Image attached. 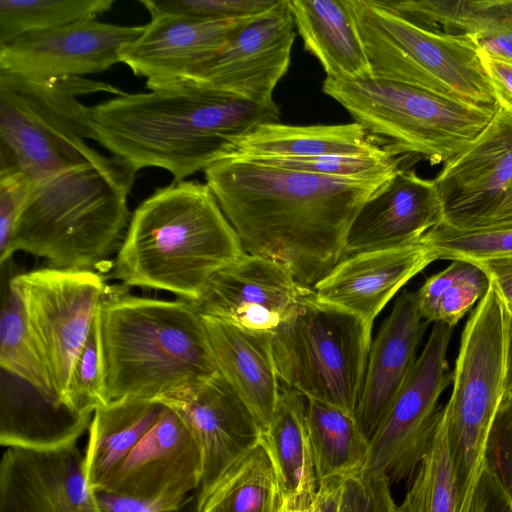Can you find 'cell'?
I'll list each match as a JSON object with an SVG mask.
<instances>
[{
  "label": "cell",
  "mask_w": 512,
  "mask_h": 512,
  "mask_svg": "<svg viewBox=\"0 0 512 512\" xmlns=\"http://www.w3.org/2000/svg\"><path fill=\"white\" fill-rule=\"evenodd\" d=\"M205 180L246 253L272 260L313 288L346 257L349 227L392 174L338 178L226 158Z\"/></svg>",
  "instance_id": "1"
},
{
  "label": "cell",
  "mask_w": 512,
  "mask_h": 512,
  "mask_svg": "<svg viewBox=\"0 0 512 512\" xmlns=\"http://www.w3.org/2000/svg\"><path fill=\"white\" fill-rule=\"evenodd\" d=\"M279 119L276 102L263 105L195 82L123 93L90 107L94 141L133 171L161 168L174 182L230 157L243 136Z\"/></svg>",
  "instance_id": "2"
},
{
  "label": "cell",
  "mask_w": 512,
  "mask_h": 512,
  "mask_svg": "<svg viewBox=\"0 0 512 512\" xmlns=\"http://www.w3.org/2000/svg\"><path fill=\"white\" fill-rule=\"evenodd\" d=\"M96 323L104 405L160 400L219 373L203 318L190 301L107 285Z\"/></svg>",
  "instance_id": "3"
},
{
  "label": "cell",
  "mask_w": 512,
  "mask_h": 512,
  "mask_svg": "<svg viewBox=\"0 0 512 512\" xmlns=\"http://www.w3.org/2000/svg\"><path fill=\"white\" fill-rule=\"evenodd\" d=\"M245 253L207 184L183 180L156 189L134 210L111 276L193 302Z\"/></svg>",
  "instance_id": "4"
},
{
  "label": "cell",
  "mask_w": 512,
  "mask_h": 512,
  "mask_svg": "<svg viewBox=\"0 0 512 512\" xmlns=\"http://www.w3.org/2000/svg\"><path fill=\"white\" fill-rule=\"evenodd\" d=\"M92 491H107L172 508L198 491L200 446L176 411L159 400L99 406L84 454Z\"/></svg>",
  "instance_id": "5"
},
{
  "label": "cell",
  "mask_w": 512,
  "mask_h": 512,
  "mask_svg": "<svg viewBox=\"0 0 512 512\" xmlns=\"http://www.w3.org/2000/svg\"><path fill=\"white\" fill-rule=\"evenodd\" d=\"M135 173L110 156L33 182L16 222L12 255L24 251L53 268L95 271L123 241Z\"/></svg>",
  "instance_id": "6"
},
{
  "label": "cell",
  "mask_w": 512,
  "mask_h": 512,
  "mask_svg": "<svg viewBox=\"0 0 512 512\" xmlns=\"http://www.w3.org/2000/svg\"><path fill=\"white\" fill-rule=\"evenodd\" d=\"M123 92L84 78L32 80L0 71V175L21 172L33 182L109 159L94 140L90 107L79 97Z\"/></svg>",
  "instance_id": "7"
},
{
  "label": "cell",
  "mask_w": 512,
  "mask_h": 512,
  "mask_svg": "<svg viewBox=\"0 0 512 512\" xmlns=\"http://www.w3.org/2000/svg\"><path fill=\"white\" fill-rule=\"evenodd\" d=\"M511 340V316L491 282L463 328L451 395L440 409L449 435L459 512H466L487 467L489 437L508 379Z\"/></svg>",
  "instance_id": "8"
},
{
  "label": "cell",
  "mask_w": 512,
  "mask_h": 512,
  "mask_svg": "<svg viewBox=\"0 0 512 512\" xmlns=\"http://www.w3.org/2000/svg\"><path fill=\"white\" fill-rule=\"evenodd\" d=\"M323 92L396 155L446 164L486 127L496 105L448 98L405 83L326 77Z\"/></svg>",
  "instance_id": "9"
},
{
  "label": "cell",
  "mask_w": 512,
  "mask_h": 512,
  "mask_svg": "<svg viewBox=\"0 0 512 512\" xmlns=\"http://www.w3.org/2000/svg\"><path fill=\"white\" fill-rule=\"evenodd\" d=\"M373 78L477 105H496L477 47L463 35L428 29L379 0H347Z\"/></svg>",
  "instance_id": "10"
},
{
  "label": "cell",
  "mask_w": 512,
  "mask_h": 512,
  "mask_svg": "<svg viewBox=\"0 0 512 512\" xmlns=\"http://www.w3.org/2000/svg\"><path fill=\"white\" fill-rule=\"evenodd\" d=\"M372 327L319 300L310 289L273 333L279 380L309 399L354 417L372 344Z\"/></svg>",
  "instance_id": "11"
},
{
  "label": "cell",
  "mask_w": 512,
  "mask_h": 512,
  "mask_svg": "<svg viewBox=\"0 0 512 512\" xmlns=\"http://www.w3.org/2000/svg\"><path fill=\"white\" fill-rule=\"evenodd\" d=\"M8 281L22 302L32 340L53 390L65 403L73 367L88 339L107 285L96 271L50 266L17 274Z\"/></svg>",
  "instance_id": "12"
},
{
  "label": "cell",
  "mask_w": 512,
  "mask_h": 512,
  "mask_svg": "<svg viewBox=\"0 0 512 512\" xmlns=\"http://www.w3.org/2000/svg\"><path fill=\"white\" fill-rule=\"evenodd\" d=\"M452 329L434 323L404 385L370 440L365 469L386 474L391 483L414 476L434 433L438 400L453 379L447 361Z\"/></svg>",
  "instance_id": "13"
},
{
  "label": "cell",
  "mask_w": 512,
  "mask_h": 512,
  "mask_svg": "<svg viewBox=\"0 0 512 512\" xmlns=\"http://www.w3.org/2000/svg\"><path fill=\"white\" fill-rule=\"evenodd\" d=\"M434 181L444 221L473 225L511 218L512 113L497 106L486 127Z\"/></svg>",
  "instance_id": "14"
},
{
  "label": "cell",
  "mask_w": 512,
  "mask_h": 512,
  "mask_svg": "<svg viewBox=\"0 0 512 512\" xmlns=\"http://www.w3.org/2000/svg\"><path fill=\"white\" fill-rule=\"evenodd\" d=\"M144 29L92 18L27 34L0 46V71L32 80L100 73L120 62L121 51Z\"/></svg>",
  "instance_id": "15"
},
{
  "label": "cell",
  "mask_w": 512,
  "mask_h": 512,
  "mask_svg": "<svg viewBox=\"0 0 512 512\" xmlns=\"http://www.w3.org/2000/svg\"><path fill=\"white\" fill-rule=\"evenodd\" d=\"M288 0L247 20L192 81L269 105L287 73L295 39Z\"/></svg>",
  "instance_id": "16"
},
{
  "label": "cell",
  "mask_w": 512,
  "mask_h": 512,
  "mask_svg": "<svg viewBox=\"0 0 512 512\" xmlns=\"http://www.w3.org/2000/svg\"><path fill=\"white\" fill-rule=\"evenodd\" d=\"M159 401L178 413L200 446L202 475L198 492L203 501L222 476L260 441L263 428L220 372Z\"/></svg>",
  "instance_id": "17"
},
{
  "label": "cell",
  "mask_w": 512,
  "mask_h": 512,
  "mask_svg": "<svg viewBox=\"0 0 512 512\" xmlns=\"http://www.w3.org/2000/svg\"><path fill=\"white\" fill-rule=\"evenodd\" d=\"M310 289L278 263L245 253L217 271L191 303L201 316L274 333Z\"/></svg>",
  "instance_id": "18"
},
{
  "label": "cell",
  "mask_w": 512,
  "mask_h": 512,
  "mask_svg": "<svg viewBox=\"0 0 512 512\" xmlns=\"http://www.w3.org/2000/svg\"><path fill=\"white\" fill-rule=\"evenodd\" d=\"M0 512H97L77 444L7 447L0 462Z\"/></svg>",
  "instance_id": "19"
},
{
  "label": "cell",
  "mask_w": 512,
  "mask_h": 512,
  "mask_svg": "<svg viewBox=\"0 0 512 512\" xmlns=\"http://www.w3.org/2000/svg\"><path fill=\"white\" fill-rule=\"evenodd\" d=\"M249 19L209 21L182 14H154L141 36L121 51L120 62L134 75L146 78L149 90L192 81Z\"/></svg>",
  "instance_id": "20"
},
{
  "label": "cell",
  "mask_w": 512,
  "mask_h": 512,
  "mask_svg": "<svg viewBox=\"0 0 512 512\" xmlns=\"http://www.w3.org/2000/svg\"><path fill=\"white\" fill-rule=\"evenodd\" d=\"M443 220L434 179L399 168L364 202L346 237V256L421 241Z\"/></svg>",
  "instance_id": "21"
},
{
  "label": "cell",
  "mask_w": 512,
  "mask_h": 512,
  "mask_svg": "<svg viewBox=\"0 0 512 512\" xmlns=\"http://www.w3.org/2000/svg\"><path fill=\"white\" fill-rule=\"evenodd\" d=\"M421 241L346 256L312 288L317 298L344 309L368 326L413 277L436 261Z\"/></svg>",
  "instance_id": "22"
},
{
  "label": "cell",
  "mask_w": 512,
  "mask_h": 512,
  "mask_svg": "<svg viewBox=\"0 0 512 512\" xmlns=\"http://www.w3.org/2000/svg\"><path fill=\"white\" fill-rule=\"evenodd\" d=\"M428 324L419 312L416 293L404 290L371 344L354 415L369 443L417 359V348Z\"/></svg>",
  "instance_id": "23"
},
{
  "label": "cell",
  "mask_w": 512,
  "mask_h": 512,
  "mask_svg": "<svg viewBox=\"0 0 512 512\" xmlns=\"http://www.w3.org/2000/svg\"><path fill=\"white\" fill-rule=\"evenodd\" d=\"M94 413L79 412L1 369L0 444L52 449L76 443Z\"/></svg>",
  "instance_id": "24"
},
{
  "label": "cell",
  "mask_w": 512,
  "mask_h": 512,
  "mask_svg": "<svg viewBox=\"0 0 512 512\" xmlns=\"http://www.w3.org/2000/svg\"><path fill=\"white\" fill-rule=\"evenodd\" d=\"M219 372L257 417L263 430L270 424L280 385L273 357V333L250 330L202 316Z\"/></svg>",
  "instance_id": "25"
},
{
  "label": "cell",
  "mask_w": 512,
  "mask_h": 512,
  "mask_svg": "<svg viewBox=\"0 0 512 512\" xmlns=\"http://www.w3.org/2000/svg\"><path fill=\"white\" fill-rule=\"evenodd\" d=\"M391 152L356 123L288 125L266 123L243 136L228 158L248 160L317 156H370Z\"/></svg>",
  "instance_id": "26"
},
{
  "label": "cell",
  "mask_w": 512,
  "mask_h": 512,
  "mask_svg": "<svg viewBox=\"0 0 512 512\" xmlns=\"http://www.w3.org/2000/svg\"><path fill=\"white\" fill-rule=\"evenodd\" d=\"M306 51L321 63L326 77H372L364 46L347 0H288Z\"/></svg>",
  "instance_id": "27"
},
{
  "label": "cell",
  "mask_w": 512,
  "mask_h": 512,
  "mask_svg": "<svg viewBox=\"0 0 512 512\" xmlns=\"http://www.w3.org/2000/svg\"><path fill=\"white\" fill-rule=\"evenodd\" d=\"M262 438L279 476L284 512L309 509L316 499L318 481L306 422V397L280 388L273 418Z\"/></svg>",
  "instance_id": "28"
},
{
  "label": "cell",
  "mask_w": 512,
  "mask_h": 512,
  "mask_svg": "<svg viewBox=\"0 0 512 512\" xmlns=\"http://www.w3.org/2000/svg\"><path fill=\"white\" fill-rule=\"evenodd\" d=\"M306 422L318 485L365 469L370 443L353 416L306 398Z\"/></svg>",
  "instance_id": "29"
},
{
  "label": "cell",
  "mask_w": 512,
  "mask_h": 512,
  "mask_svg": "<svg viewBox=\"0 0 512 512\" xmlns=\"http://www.w3.org/2000/svg\"><path fill=\"white\" fill-rule=\"evenodd\" d=\"M202 512H284L279 476L262 437L206 495Z\"/></svg>",
  "instance_id": "30"
},
{
  "label": "cell",
  "mask_w": 512,
  "mask_h": 512,
  "mask_svg": "<svg viewBox=\"0 0 512 512\" xmlns=\"http://www.w3.org/2000/svg\"><path fill=\"white\" fill-rule=\"evenodd\" d=\"M491 280L477 264L455 260L425 280L416 293L419 312L428 323L453 328L485 296Z\"/></svg>",
  "instance_id": "31"
},
{
  "label": "cell",
  "mask_w": 512,
  "mask_h": 512,
  "mask_svg": "<svg viewBox=\"0 0 512 512\" xmlns=\"http://www.w3.org/2000/svg\"><path fill=\"white\" fill-rule=\"evenodd\" d=\"M398 509L399 512H459L449 435L440 410L432 438Z\"/></svg>",
  "instance_id": "32"
},
{
  "label": "cell",
  "mask_w": 512,
  "mask_h": 512,
  "mask_svg": "<svg viewBox=\"0 0 512 512\" xmlns=\"http://www.w3.org/2000/svg\"><path fill=\"white\" fill-rule=\"evenodd\" d=\"M114 0H0V46L27 34L96 18Z\"/></svg>",
  "instance_id": "33"
},
{
  "label": "cell",
  "mask_w": 512,
  "mask_h": 512,
  "mask_svg": "<svg viewBox=\"0 0 512 512\" xmlns=\"http://www.w3.org/2000/svg\"><path fill=\"white\" fill-rule=\"evenodd\" d=\"M437 260L479 264L512 256V217L473 225L442 220L422 238Z\"/></svg>",
  "instance_id": "34"
},
{
  "label": "cell",
  "mask_w": 512,
  "mask_h": 512,
  "mask_svg": "<svg viewBox=\"0 0 512 512\" xmlns=\"http://www.w3.org/2000/svg\"><path fill=\"white\" fill-rule=\"evenodd\" d=\"M0 366L58 398L32 340L22 302L9 281L3 292L0 320Z\"/></svg>",
  "instance_id": "35"
},
{
  "label": "cell",
  "mask_w": 512,
  "mask_h": 512,
  "mask_svg": "<svg viewBox=\"0 0 512 512\" xmlns=\"http://www.w3.org/2000/svg\"><path fill=\"white\" fill-rule=\"evenodd\" d=\"M280 0H141L150 15L182 14L190 17L223 21L258 16L273 8Z\"/></svg>",
  "instance_id": "36"
},
{
  "label": "cell",
  "mask_w": 512,
  "mask_h": 512,
  "mask_svg": "<svg viewBox=\"0 0 512 512\" xmlns=\"http://www.w3.org/2000/svg\"><path fill=\"white\" fill-rule=\"evenodd\" d=\"M65 403L79 412L94 411L103 404L101 367L96 319L88 339L73 367L65 394Z\"/></svg>",
  "instance_id": "37"
},
{
  "label": "cell",
  "mask_w": 512,
  "mask_h": 512,
  "mask_svg": "<svg viewBox=\"0 0 512 512\" xmlns=\"http://www.w3.org/2000/svg\"><path fill=\"white\" fill-rule=\"evenodd\" d=\"M391 482L382 472L363 469L344 478L338 512H399Z\"/></svg>",
  "instance_id": "38"
},
{
  "label": "cell",
  "mask_w": 512,
  "mask_h": 512,
  "mask_svg": "<svg viewBox=\"0 0 512 512\" xmlns=\"http://www.w3.org/2000/svg\"><path fill=\"white\" fill-rule=\"evenodd\" d=\"M487 467L512 498V382L505 389L491 429Z\"/></svg>",
  "instance_id": "39"
},
{
  "label": "cell",
  "mask_w": 512,
  "mask_h": 512,
  "mask_svg": "<svg viewBox=\"0 0 512 512\" xmlns=\"http://www.w3.org/2000/svg\"><path fill=\"white\" fill-rule=\"evenodd\" d=\"M32 181L21 172L0 175V262L12 256L11 244L20 210L29 194Z\"/></svg>",
  "instance_id": "40"
},
{
  "label": "cell",
  "mask_w": 512,
  "mask_h": 512,
  "mask_svg": "<svg viewBox=\"0 0 512 512\" xmlns=\"http://www.w3.org/2000/svg\"><path fill=\"white\" fill-rule=\"evenodd\" d=\"M97 512H202L203 501L198 491L179 506L162 508L144 501L107 491H92Z\"/></svg>",
  "instance_id": "41"
},
{
  "label": "cell",
  "mask_w": 512,
  "mask_h": 512,
  "mask_svg": "<svg viewBox=\"0 0 512 512\" xmlns=\"http://www.w3.org/2000/svg\"><path fill=\"white\" fill-rule=\"evenodd\" d=\"M466 512H512V498L488 467L476 485Z\"/></svg>",
  "instance_id": "42"
},
{
  "label": "cell",
  "mask_w": 512,
  "mask_h": 512,
  "mask_svg": "<svg viewBox=\"0 0 512 512\" xmlns=\"http://www.w3.org/2000/svg\"><path fill=\"white\" fill-rule=\"evenodd\" d=\"M479 56L490 83L495 104L512 113V63L482 52H479Z\"/></svg>",
  "instance_id": "43"
},
{
  "label": "cell",
  "mask_w": 512,
  "mask_h": 512,
  "mask_svg": "<svg viewBox=\"0 0 512 512\" xmlns=\"http://www.w3.org/2000/svg\"><path fill=\"white\" fill-rule=\"evenodd\" d=\"M496 286L512 319V256L477 264Z\"/></svg>",
  "instance_id": "44"
},
{
  "label": "cell",
  "mask_w": 512,
  "mask_h": 512,
  "mask_svg": "<svg viewBox=\"0 0 512 512\" xmlns=\"http://www.w3.org/2000/svg\"><path fill=\"white\" fill-rule=\"evenodd\" d=\"M344 479L334 478L321 482L315 499L317 512H338L342 482Z\"/></svg>",
  "instance_id": "45"
},
{
  "label": "cell",
  "mask_w": 512,
  "mask_h": 512,
  "mask_svg": "<svg viewBox=\"0 0 512 512\" xmlns=\"http://www.w3.org/2000/svg\"><path fill=\"white\" fill-rule=\"evenodd\" d=\"M295 512H317L316 506H315V502H314V504L309 509H306V510H303V511H295Z\"/></svg>",
  "instance_id": "46"
}]
</instances>
